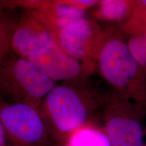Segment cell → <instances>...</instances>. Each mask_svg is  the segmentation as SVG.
Returning a JSON list of instances; mask_svg holds the SVG:
<instances>
[{"instance_id": "cell-13", "label": "cell", "mask_w": 146, "mask_h": 146, "mask_svg": "<svg viewBox=\"0 0 146 146\" xmlns=\"http://www.w3.org/2000/svg\"><path fill=\"white\" fill-rule=\"evenodd\" d=\"M127 45L133 58L146 72V33L131 36Z\"/></svg>"}, {"instance_id": "cell-10", "label": "cell", "mask_w": 146, "mask_h": 146, "mask_svg": "<svg viewBox=\"0 0 146 146\" xmlns=\"http://www.w3.org/2000/svg\"><path fill=\"white\" fill-rule=\"evenodd\" d=\"M14 8L0 1V71L11 53V39L18 14Z\"/></svg>"}, {"instance_id": "cell-11", "label": "cell", "mask_w": 146, "mask_h": 146, "mask_svg": "<svg viewBox=\"0 0 146 146\" xmlns=\"http://www.w3.org/2000/svg\"><path fill=\"white\" fill-rule=\"evenodd\" d=\"M68 146H111V144L105 132L87 125L70 135Z\"/></svg>"}, {"instance_id": "cell-1", "label": "cell", "mask_w": 146, "mask_h": 146, "mask_svg": "<svg viewBox=\"0 0 146 146\" xmlns=\"http://www.w3.org/2000/svg\"><path fill=\"white\" fill-rule=\"evenodd\" d=\"M96 66L118 96L146 106V72L133 58L121 36L104 31Z\"/></svg>"}, {"instance_id": "cell-7", "label": "cell", "mask_w": 146, "mask_h": 146, "mask_svg": "<svg viewBox=\"0 0 146 146\" xmlns=\"http://www.w3.org/2000/svg\"><path fill=\"white\" fill-rule=\"evenodd\" d=\"M140 106L119 96L108 104L105 133L111 146H144L143 128L135 112Z\"/></svg>"}, {"instance_id": "cell-14", "label": "cell", "mask_w": 146, "mask_h": 146, "mask_svg": "<svg viewBox=\"0 0 146 146\" xmlns=\"http://www.w3.org/2000/svg\"><path fill=\"white\" fill-rule=\"evenodd\" d=\"M8 137L3 124L0 121V146H8Z\"/></svg>"}, {"instance_id": "cell-3", "label": "cell", "mask_w": 146, "mask_h": 146, "mask_svg": "<svg viewBox=\"0 0 146 146\" xmlns=\"http://www.w3.org/2000/svg\"><path fill=\"white\" fill-rule=\"evenodd\" d=\"M56 83L30 60L12 52L0 71V98L39 106Z\"/></svg>"}, {"instance_id": "cell-4", "label": "cell", "mask_w": 146, "mask_h": 146, "mask_svg": "<svg viewBox=\"0 0 146 146\" xmlns=\"http://www.w3.org/2000/svg\"><path fill=\"white\" fill-rule=\"evenodd\" d=\"M55 33L56 41L64 52L92 73L104 37V31L100 25L85 15L56 27Z\"/></svg>"}, {"instance_id": "cell-15", "label": "cell", "mask_w": 146, "mask_h": 146, "mask_svg": "<svg viewBox=\"0 0 146 146\" xmlns=\"http://www.w3.org/2000/svg\"><path fill=\"white\" fill-rule=\"evenodd\" d=\"M144 146H146V144H145V145H144Z\"/></svg>"}, {"instance_id": "cell-5", "label": "cell", "mask_w": 146, "mask_h": 146, "mask_svg": "<svg viewBox=\"0 0 146 146\" xmlns=\"http://www.w3.org/2000/svg\"><path fill=\"white\" fill-rule=\"evenodd\" d=\"M39 106L0 98V121L16 146H38L47 136L43 112Z\"/></svg>"}, {"instance_id": "cell-6", "label": "cell", "mask_w": 146, "mask_h": 146, "mask_svg": "<svg viewBox=\"0 0 146 146\" xmlns=\"http://www.w3.org/2000/svg\"><path fill=\"white\" fill-rule=\"evenodd\" d=\"M56 39V33L50 20L37 10H24L14 25L11 39L12 52L28 58L33 53Z\"/></svg>"}, {"instance_id": "cell-12", "label": "cell", "mask_w": 146, "mask_h": 146, "mask_svg": "<svg viewBox=\"0 0 146 146\" xmlns=\"http://www.w3.org/2000/svg\"><path fill=\"white\" fill-rule=\"evenodd\" d=\"M123 31L131 36L146 33V6L142 1H137L129 19L123 24Z\"/></svg>"}, {"instance_id": "cell-2", "label": "cell", "mask_w": 146, "mask_h": 146, "mask_svg": "<svg viewBox=\"0 0 146 146\" xmlns=\"http://www.w3.org/2000/svg\"><path fill=\"white\" fill-rule=\"evenodd\" d=\"M86 78L56 85L39 106L60 133L72 135L87 125L91 110L100 102L98 96L85 86Z\"/></svg>"}, {"instance_id": "cell-9", "label": "cell", "mask_w": 146, "mask_h": 146, "mask_svg": "<svg viewBox=\"0 0 146 146\" xmlns=\"http://www.w3.org/2000/svg\"><path fill=\"white\" fill-rule=\"evenodd\" d=\"M137 1L103 0L96 5L94 16L96 19L109 23H126L132 14ZM124 23V24H125Z\"/></svg>"}, {"instance_id": "cell-8", "label": "cell", "mask_w": 146, "mask_h": 146, "mask_svg": "<svg viewBox=\"0 0 146 146\" xmlns=\"http://www.w3.org/2000/svg\"><path fill=\"white\" fill-rule=\"evenodd\" d=\"M28 60L56 83L87 77L90 74L83 64L64 52L56 40L33 53Z\"/></svg>"}]
</instances>
